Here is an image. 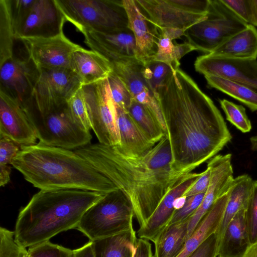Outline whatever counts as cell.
<instances>
[{"label": "cell", "instance_id": "681fc988", "mask_svg": "<svg viewBox=\"0 0 257 257\" xmlns=\"http://www.w3.org/2000/svg\"><path fill=\"white\" fill-rule=\"evenodd\" d=\"M72 257H95L93 242L89 241L82 246L73 250Z\"/></svg>", "mask_w": 257, "mask_h": 257}, {"label": "cell", "instance_id": "836d02e7", "mask_svg": "<svg viewBox=\"0 0 257 257\" xmlns=\"http://www.w3.org/2000/svg\"><path fill=\"white\" fill-rule=\"evenodd\" d=\"M142 70L144 76L155 97L159 87L173 73L169 66L154 60L143 64Z\"/></svg>", "mask_w": 257, "mask_h": 257}, {"label": "cell", "instance_id": "2e32d148", "mask_svg": "<svg viewBox=\"0 0 257 257\" xmlns=\"http://www.w3.org/2000/svg\"><path fill=\"white\" fill-rule=\"evenodd\" d=\"M0 136L21 146L36 144L37 137L21 103L0 92Z\"/></svg>", "mask_w": 257, "mask_h": 257}, {"label": "cell", "instance_id": "f546056e", "mask_svg": "<svg viewBox=\"0 0 257 257\" xmlns=\"http://www.w3.org/2000/svg\"><path fill=\"white\" fill-rule=\"evenodd\" d=\"M208 85L218 90L246 105L251 111H257V92L242 84L220 77L204 76Z\"/></svg>", "mask_w": 257, "mask_h": 257}, {"label": "cell", "instance_id": "44dd1931", "mask_svg": "<svg viewBox=\"0 0 257 257\" xmlns=\"http://www.w3.org/2000/svg\"><path fill=\"white\" fill-rule=\"evenodd\" d=\"M201 173H190L184 175L168 192L145 224L140 227V238L154 241L157 236L168 224L176 208V202L195 182Z\"/></svg>", "mask_w": 257, "mask_h": 257}, {"label": "cell", "instance_id": "f35d334b", "mask_svg": "<svg viewBox=\"0 0 257 257\" xmlns=\"http://www.w3.org/2000/svg\"><path fill=\"white\" fill-rule=\"evenodd\" d=\"M245 220L250 244L257 241V180L245 209Z\"/></svg>", "mask_w": 257, "mask_h": 257}, {"label": "cell", "instance_id": "8fae6325", "mask_svg": "<svg viewBox=\"0 0 257 257\" xmlns=\"http://www.w3.org/2000/svg\"><path fill=\"white\" fill-rule=\"evenodd\" d=\"M29 58L38 70L70 69L73 53L81 49L62 33L49 38H23Z\"/></svg>", "mask_w": 257, "mask_h": 257}, {"label": "cell", "instance_id": "bcb514c9", "mask_svg": "<svg viewBox=\"0 0 257 257\" xmlns=\"http://www.w3.org/2000/svg\"><path fill=\"white\" fill-rule=\"evenodd\" d=\"M173 5L188 12L206 14L209 0H168Z\"/></svg>", "mask_w": 257, "mask_h": 257}, {"label": "cell", "instance_id": "9a60e30c", "mask_svg": "<svg viewBox=\"0 0 257 257\" xmlns=\"http://www.w3.org/2000/svg\"><path fill=\"white\" fill-rule=\"evenodd\" d=\"M66 20L55 0H35L16 39L49 38L63 32Z\"/></svg>", "mask_w": 257, "mask_h": 257}, {"label": "cell", "instance_id": "7dc6e473", "mask_svg": "<svg viewBox=\"0 0 257 257\" xmlns=\"http://www.w3.org/2000/svg\"><path fill=\"white\" fill-rule=\"evenodd\" d=\"M210 171L207 167L204 171L201 173L195 182L185 191L183 196H189L206 193L210 184Z\"/></svg>", "mask_w": 257, "mask_h": 257}, {"label": "cell", "instance_id": "ba28073f", "mask_svg": "<svg viewBox=\"0 0 257 257\" xmlns=\"http://www.w3.org/2000/svg\"><path fill=\"white\" fill-rule=\"evenodd\" d=\"M248 25L222 0H209L206 18L186 30L185 36L196 50L207 54Z\"/></svg>", "mask_w": 257, "mask_h": 257}, {"label": "cell", "instance_id": "30bf717a", "mask_svg": "<svg viewBox=\"0 0 257 257\" xmlns=\"http://www.w3.org/2000/svg\"><path fill=\"white\" fill-rule=\"evenodd\" d=\"M33 98L41 112L67 102L83 85L70 69L39 70Z\"/></svg>", "mask_w": 257, "mask_h": 257}, {"label": "cell", "instance_id": "52a82bcc", "mask_svg": "<svg viewBox=\"0 0 257 257\" xmlns=\"http://www.w3.org/2000/svg\"><path fill=\"white\" fill-rule=\"evenodd\" d=\"M66 21L82 32L111 33L128 29L122 0H55Z\"/></svg>", "mask_w": 257, "mask_h": 257}, {"label": "cell", "instance_id": "d4e9b609", "mask_svg": "<svg viewBox=\"0 0 257 257\" xmlns=\"http://www.w3.org/2000/svg\"><path fill=\"white\" fill-rule=\"evenodd\" d=\"M228 198V191L217 200L187 238L183 250L177 257H188L205 240L217 231L224 215Z\"/></svg>", "mask_w": 257, "mask_h": 257}, {"label": "cell", "instance_id": "6da1fadb", "mask_svg": "<svg viewBox=\"0 0 257 257\" xmlns=\"http://www.w3.org/2000/svg\"><path fill=\"white\" fill-rule=\"evenodd\" d=\"M156 98L176 172L183 175L191 173L231 141L232 136L218 108L182 70L166 79Z\"/></svg>", "mask_w": 257, "mask_h": 257}, {"label": "cell", "instance_id": "c3c4849f", "mask_svg": "<svg viewBox=\"0 0 257 257\" xmlns=\"http://www.w3.org/2000/svg\"><path fill=\"white\" fill-rule=\"evenodd\" d=\"M134 257H153L152 246L148 240L138 239Z\"/></svg>", "mask_w": 257, "mask_h": 257}, {"label": "cell", "instance_id": "60d3db41", "mask_svg": "<svg viewBox=\"0 0 257 257\" xmlns=\"http://www.w3.org/2000/svg\"><path fill=\"white\" fill-rule=\"evenodd\" d=\"M35 1L11 0V17L15 34L26 19Z\"/></svg>", "mask_w": 257, "mask_h": 257}, {"label": "cell", "instance_id": "4316f807", "mask_svg": "<svg viewBox=\"0 0 257 257\" xmlns=\"http://www.w3.org/2000/svg\"><path fill=\"white\" fill-rule=\"evenodd\" d=\"M253 182L254 180L247 174L234 178L228 190V200L222 219L216 232L218 239L237 213L246 209L252 192Z\"/></svg>", "mask_w": 257, "mask_h": 257}, {"label": "cell", "instance_id": "7bdbcfd3", "mask_svg": "<svg viewBox=\"0 0 257 257\" xmlns=\"http://www.w3.org/2000/svg\"><path fill=\"white\" fill-rule=\"evenodd\" d=\"M65 247L49 240L29 247V257H62Z\"/></svg>", "mask_w": 257, "mask_h": 257}, {"label": "cell", "instance_id": "277c9868", "mask_svg": "<svg viewBox=\"0 0 257 257\" xmlns=\"http://www.w3.org/2000/svg\"><path fill=\"white\" fill-rule=\"evenodd\" d=\"M104 195L77 189L40 190L20 211L16 240L26 248L76 229L84 213Z\"/></svg>", "mask_w": 257, "mask_h": 257}, {"label": "cell", "instance_id": "4dcf8cb0", "mask_svg": "<svg viewBox=\"0 0 257 257\" xmlns=\"http://www.w3.org/2000/svg\"><path fill=\"white\" fill-rule=\"evenodd\" d=\"M127 112L140 128L155 144L166 135L156 117L143 104L133 99Z\"/></svg>", "mask_w": 257, "mask_h": 257}, {"label": "cell", "instance_id": "7a4b0ae2", "mask_svg": "<svg viewBox=\"0 0 257 257\" xmlns=\"http://www.w3.org/2000/svg\"><path fill=\"white\" fill-rule=\"evenodd\" d=\"M74 151L125 194L133 205L140 227L145 224L170 189L185 175L172 167V156L167 135L140 157L125 155L115 146L99 143Z\"/></svg>", "mask_w": 257, "mask_h": 257}, {"label": "cell", "instance_id": "8d00e7d4", "mask_svg": "<svg viewBox=\"0 0 257 257\" xmlns=\"http://www.w3.org/2000/svg\"><path fill=\"white\" fill-rule=\"evenodd\" d=\"M0 257H29L26 248L16 240L15 232L0 227Z\"/></svg>", "mask_w": 257, "mask_h": 257}, {"label": "cell", "instance_id": "e0dca14e", "mask_svg": "<svg viewBox=\"0 0 257 257\" xmlns=\"http://www.w3.org/2000/svg\"><path fill=\"white\" fill-rule=\"evenodd\" d=\"M113 71L124 83L133 99L147 107L166 132L159 102L143 74V64L137 59L111 63Z\"/></svg>", "mask_w": 257, "mask_h": 257}, {"label": "cell", "instance_id": "7402d4cb", "mask_svg": "<svg viewBox=\"0 0 257 257\" xmlns=\"http://www.w3.org/2000/svg\"><path fill=\"white\" fill-rule=\"evenodd\" d=\"M114 104L120 139L119 145L115 146V147L128 156L140 157L145 155L156 144L140 128L127 111Z\"/></svg>", "mask_w": 257, "mask_h": 257}, {"label": "cell", "instance_id": "ee69618b", "mask_svg": "<svg viewBox=\"0 0 257 257\" xmlns=\"http://www.w3.org/2000/svg\"><path fill=\"white\" fill-rule=\"evenodd\" d=\"M218 236L214 233L188 257H218Z\"/></svg>", "mask_w": 257, "mask_h": 257}, {"label": "cell", "instance_id": "ac0fdd59", "mask_svg": "<svg viewBox=\"0 0 257 257\" xmlns=\"http://www.w3.org/2000/svg\"><path fill=\"white\" fill-rule=\"evenodd\" d=\"M81 33L85 38V43L91 50L101 55L110 63L137 59L136 40L129 28L111 33L91 30H84Z\"/></svg>", "mask_w": 257, "mask_h": 257}, {"label": "cell", "instance_id": "3957f363", "mask_svg": "<svg viewBox=\"0 0 257 257\" xmlns=\"http://www.w3.org/2000/svg\"><path fill=\"white\" fill-rule=\"evenodd\" d=\"M40 190L77 189L103 194L118 190L75 151L40 143L21 146L11 164Z\"/></svg>", "mask_w": 257, "mask_h": 257}, {"label": "cell", "instance_id": "db71d44e", "mask_svg": "<svg viewBox=\"0 0 257 257\" xmlns=\"http://www.w3.org/2000/svg\"><path fill=\"white\" fill-rule=\"evenodd\" d=\"M251 149L253 151H257V135L252 136L249 139Z\"/></svg>", "mask_w": 257, "mask_h": 257}, {"label": "cell", "instance_id": "484cf974", "mask_svg": "<svg viewBox=\"0 0 257 257\" xmlns=\"http://www.w3.org/2000/svg\"><path fill=\"white\" fill-rule=\"evenodd\" d=\"M210 54L229 58L256 59L257 29L248 24Z\"/></svg>", "mask_w": 257, "mask_h": 257}, {"label": "cell", "instance_id": "4fadbf2b", "mask_svg": "<svg viewBox=\"0 0 257 257\" xmlns=\"http://www.w3.org/2000/svg\"><path fill=\"white\" fill-rule=\"evenodd\" d=\"M40 71L29 58L14 57L0 65V92L20 101L32 98Z\"/></svg>", "mask_w": 257, "mask_h": 257}, {"label": "cell", "instance_id": "5b68a950", "mask_svg": "<svg viewBox=\"0 0 257 257\" xmlns=\"http://www.w3.org/2000/svg\"><path fill=\"white\" fill-rule=\"evenodd\" d=\"M20 102L39 143L68 150L77 149L90 144L92 136L90 132L84 130L74 120L67 102L42 113L38 109L33 97Z\"/></svg>", "mask_w": 257, "mask_h": 257}, {"label": "cell", "instance_id": "ab89813d", "mask_svg": "<svg viewBox=\"0 0 257 257\" xmlns=\"http://www.w3.org/2000/svg\"><path fill=\"white\" fill-rule=\"evenodd\" d=\"M205 193L186 197L183 206L175 210L169 224L178 223L188 219L201 204Z\"/></svg>", "mask_w": 257, "mask_h": 257}, {"label": "cell", "instance_id": "9f6ffc18", "mask_svg": "<svg viewBox=\"0 0 257 257\" xmlns=\"http://www.w3.org/2000/svg\"><path fill=\"white\" fill-rule=\"evenodd\" d=\"M73 250L65 247L63 252L62 257H72Z\"/></svg>", "mask_w": 257, "mask_h": 257}, {"label": "cell", "instance_id": "f6af8a7d", "mask_svg": "<svg viewBox=\"0 0 257 257\" xmlns=\"http://www.w3.org/2000/svg\"><path fill=\"white\" fill-rule=\"evenodd\" d=\"M21 146L12 140L1 137L0 165L11 164L14 158L21 150Z\"/></svg>", "mask_w": 257, "mask_h": 257}, {"label": "cell", "instance_id": "8992f818", "mask_svg": "<svg viewBox=\"0 0 257 257\" xmlns=\"http://www.w3.org/2000/svg\"><path fill=\"white\" fill-rule=\"evenodd\" d=\"M134 216L131 202L118 189L105 194L92 205L76 229L93 241L131 229Z\"/></svg>", "mask_w": 257, "mask_h": 257}, {"label": "cell", "instance_id": "11a10c76", "mask_svg": "<svg viewBox=\"0 0 257 257\" xmlns=\"http://www.w3.org/2000/svg\"><path fill=\"white\" fill-rule=\"evenodd\" d=\"M254 22L253 26L257 27V0H252Z\"/></svg>", "mask_w": 257, "mask_h": 257}, {"label": "cell", "instance_id": "d6986e66", "mask_svg": "<svg viewBox=\"0 0 257 257\" xmlns=\"http://www.w3.org/2000/svg\"><path fill=\"white\" fill-rule=\"evenodd\" d=\"M143 14L159 28H176L185 31L201 21L206 14L183 10L168 0H135Z\"/></svg>", "mask_w": 257, "mask_h": 257}, {"label": "cell", "instance_id": "cb8c5ba5", "mask_svg": "<svg viewBox=\"0 0 257 257\" xmlns=\"http://www.w3.org/2000/svg\"><path fill=\"white\" fill-rule=\"evenodd\" d=\"M250 244L245 209L237 213L218 239V257H242Z\"/></svg>", "mask_w": 257, "mask_h": 257}, {"label": "cell", "instance_id": "ffe728a7", "mask_svg": "<svg viewBox=\"0 0 257 257\" xmlns=\"http://www.w3.org/2000/svg\"><path fill=\"white\" fill-rule=\"evenodd\" d=\"M128 18V28L135 36L136 59L143 64L152 61L157 52L160 37L158 28L143 14L135 0H122Z\"/></svg>", "mask_w": 257, "mask_h": 257}, {"label": "cell", "instance_id": "603a6c76", "mask_svg": "<svg viewBox=\"0 0 257 257\" xmlns=\"http://www.w3.org/2000/svg\"><path fill=\"white\" fill-rule=\"evenodd\" d=\"M70 69L80 79L83 86L106 79L112 71L108 60L98 53L83 48L73 53Z\"/></svg>", "mask_w": 257, "mask_h": 257}, {"label": "cell", "instance_id": "f5cc1de1", "mask_svg": "<svg viewBox=\"0 0 257 257\" xmlns=\"http://www.w3.org/2000/svg\"><path fill=\"white\" fill-rule=\"evenodd\" d=\"M242 257H257V241L249 245Z\"/></svg>", "mask_w": 257, "mask_h": 257}, {"label": "cell", "instance_id": "74e56055", "mask_svg": "<svg viewBox=\"0 0 257 257\" xmlns=\"http://www.w3.org/2000/svg\"><path fill=\"white\" fill-rule=\"evenodd\" d=\"M107 79L111 97L114 103L127 111L133 100L128 90L113 70L109 74Z\"/></svg>", "mask_w": 257, "mask_h": 257}, {"label": "cell", "instance_id": "1f68e13d", "mask_svg": "<svg viewBox=\"0 0 257 257\" xmlns=\"http://www.w3.org/2000/svg\"><path fill=\"white\" fill-rule=\"evenodd\" d=\"M194 50L193 46L188 42L174 44L172 40L160 36L158 43L157 52L152 60L166 64L170 67L173 74H175L179 69V61L181 58Z\"/></svg>", "mask_w": 257, "mask_h": 257}, {"label": "cell", "instance_id": "f1b7e54d", "mask_svg": "<svg viewBox=\"0 0 257 257\" xmlns=\"http://www.w3.org/2000/svg\"><path fill=\"white\" fill-rule=\"evenodd\" d=\"M138 238L134 228L93 242L95 257H134Z\"/></svg>", "mask_w": 257, "mask_h": 257}, {"label": "cell", "instance_id": "f907efd6", "mask_svg": "<svg viewBox=\"0 0 257 257\" xmlns=\"http://www.w3.org/2000/svg\"><path fill=\"white\" fill-rule=\"evenodd\" d=\"M160 36L167 38L171 40L185 36V31L176 28H159Z\"/></svg>", "mask_w": 257, "mask_h": 257}, {"label": "cell", "instance_id": "7c38bea8", "mask_svg": "<svg viewBox=\"0 0 257 257\" xmlns=\"http://www.w3.org/2000/svg\"><path fill=\"white\" fill-rule=\"evenodd\" d=\"M194 67L204 76L225 78L257 92L256 59L229 58L207 54L196 58Z\"/></svg>", "mask_w": 257, "mask_h": 257}, {"label": "cell", "instance_id": "e575fe53", "mask_svg": "<svg viewBox=\"0 0 257 257\" xmlns=\"http://www.w3.org/2000/svg\"><path fill=\"white\" fill-rule=\"evenodd\" d=\"M221 107L225 114L226 119L242 133L249 132L251 123L245 108L226 99L219 100Z\"/></svg>", "mask_w": 257, "mask_h": 257}, {"label": "cell", "instance_id": "5bb4252c", "mask_svg": "<svg viewBox=\"0 0 257 257\" xmlns=\"http://www.w3.org/2000/svg\"><path fill=\"white\" fill-rule=\"evenodd\" d=\"M207 167L210 171L209 186L201 204L189 218L188 237L217 200L228 191L234 178L230 154L215 156L208 161Z\"/></svg>", "mask_w": 257, "mask_h": 257}, {"label": "cell", "instance_id": "d6a6232c", "mask_svg": "<svg viewBox=\"0 0 257 257\" xmlns=\"http://www.w3.org/2000/svg\"><path fill=\"white\" fill-rule=\"evenodd\" d=\"M11 11V0H0V65L13 57L15 39Z\"/></svg>", "mask_w": 257, "mask_h": 257}, {"label": "cell", "instance_id": "816d5d0a", "mask_svg": "<svg viewBox=\"0 0 257 257\" xmlns=\"http://www.w3.org/2000/svg\"><path fill=\"white\" fill-rule=\"evenodd\" d=\"M11 167L8 165H0V186L2 187L9 183L10 180Z\"/></svg>", "mask_w": 257, "mask_h": 257}, {"label": "cell", "instance_id": "d590c367", "mask_svg": "<svg viewBox=\"0 0 257 257\" xmlns=\"http://www.w3.org/2000/svg\"><path fill=\"white\" fill-rule=\"evenodd\" d=\"M70 111L76 122L87 131L91 129L83 86L67 101Z\"/></svg>", "mask_w": 257, "mask_h": 257}, {"label": "cell", "instance_id": "b9f144b4", "mask_svg": "<svg viewBox=\"0 0 257 257\" xmlns=\"http://www.w3.org/2000/svg\"><path fill=\"white\" fill-rule=\"evenodd\" d=\"M222 2L246 23L253 26L252 0H222Z\"/></svg>", "mask_w": 257, "mask_h": 257}, {"label": "cell", "instance_id": "83f0119b", "mask_svg": "<svg viewBox=\"0 0 257 257\" xmlns=\"http://www.w3.org/2000/svg\"><path fill=\"white\" fill-rule=\"evenodd\" d=\"M189 218L167 225L153 241L155 251L153 257H177L187 239Z\"/></svg>", "mask_w": 257, "mask_h": 257}, {"label": "cell", "instance_id": "9c48e42d", "mask_svg": "<svg viewBox=\"0 0 257 257\" xmlns=\"http://www.w3.org/2000/svg\"><path fill=\"white\" fill-rule=\"evenodd\" d=\"M91 129L99 143L118 146L120 139L116 109L107 78L83 86Z\"/></svg>", "mask_w": 257, "mask_h": 257}]
</instances>
